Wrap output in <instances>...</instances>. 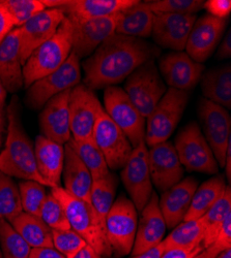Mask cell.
<instances>
[{
	"label": "cell",
	"instance_id": "f35d334b",
	"mask_svg": "<svg viewBox=\"0 0 231 258\" xmlns=\"http://www.w3.org/2000/svg\"><path fill=\"white\" fill-rule=\"evenodd\" d=\"M3 4L13 18L16 28L21 27L35 15L46 10L41 0H4Z\"/></svg>",
	"mask_w": 231,
	"mask_h": 258
},
{
	"label": "cell",
	"instance_id": "4dcf8cb0",
	"mask_svg": "<svg viewBox=\"0 0 231 258\" xmlns=\"http://www.w3.org/2000/svg\"><path fill=\"white\" fill-rule=\"evenodd\" d=\"M223 176H216L197 187L183 221L201 218L220 199L226 188Z\"/></svg>",
	"mask_w": 231,
	"mask_h": 258
},
{
	"label": "cell",
	"instance_id": "11a10c76",
	"mask_svg": "<svg viewBox=\"0 0 231 258\" xmlns=\"http://www.w3.org/2000/svg\"><path fill=\"white\" fill-rule=\"evenodd\" d=\"M4 127H5V115H4V113H0V146H2Z\"/></svg>",
	"mask_w": 231,
	"mask_h": 258
},
{
	"label": "cell",
	"instance_id": "1f68e13d",
	"mask_svg": "<svg viewBox=\"0 0 231 258\" xmlns=\"http://www.w3.org/2000/svg\"><path fill=\"white\" fill-rule=\"evenodd\" d=\"M231 213V188L226 186L223 195L201 217L204 225V234L202 240L203 248L214 244L218 232L224 223L226 217Z\"/></svg>",
	"mask_w": 231,
	"mask_h": 258
},
{
	"label": "cell",
	"instance_id": "f6af8a7d",
	"mask_svg": "<svg viewBox=\"0 0 231 258\" xmlns=\"http://www.w3.org/2000/svg\"><path fill=\"white\" fill-rule=\"evenodd\" d=\"M15 22L8 10L4 6L3 2H0V45L8 36V34L15 29Z\"/></svg>",
	"mask_w": 231,
	"mask_h": 258
},
{
	"label": "cell",
	"instance_id": "7402d4cb",
	"mask_svg": "<svg viewBox=\"0 0 231 258\" xmlns=\"http://www.w3.org/2000/svg\"><path fill=\"white\" fill-rule=\"evenodd\" d=\"M166 223L159 208V197L156 192L141 211L132 254L137 255L162 243L166 232Z\"/></svg>",
	"mask_w": 231,
	"mask_h": 258
},
{
	"label": "cell",
	"instance_id": "7bdbcfd3",
	"mask_svg": "<svg viewBox=\"0 0 231 258\" xmlns=\"http://www.w3.org/2000/svg\"><path fill=\"white\" fill-rule=\"evenodd\" d=\"M203 9L206 10L207 15L225 20L231 13V2L230 0H208V2H204Z\"/></svg>",
	"mask_w": 231,
	"mask_h": 258
},
{
	"label": "cell",
	"instance_id": "7c38bea8",
	"mask_svg": "<svg viewBox=\"0 0 231 258\" xmlns=\"http://www.w3.org/2000/svg\"><path fill=\"white\" fill-rule=\"evenodd\" d=\"M204 138L211 147L218 165L224 168L226 150L231 141V119L225 107L201 98L198 104Z\"/></svg>",
	"mask_w": 231,
	"mask_h": 258
},
{
	"label": "cell",
	"instance_id": "83f0119b",
	"mask_svg": "<svg viewBox=\"0 0 231 258\" xmlns=\"http://www.w3.org/2000/svg\"><path fill=\"white\" fill-rule=\"evenodd\" d=\"M155 14L148 4L138 2L117 14L115 33L125 36L148 38L152 36Z\"/></svg>",
	"mask_w": 231,
	"mask_h": 258
},
{
	"label": "cell",
	"instance_id": "5bb4252c",
	"mask_svg": "<svg viewBox=\"0 0 231 258\" xmlns=\"http://www.w3.org/2000/svg\"><path fill=\"white\" fill-rule=\"evenodd\" d=\"M94 90L84 84L72 88L70 93L69 112L72 138L77 141L93 139L94 126L98 111L101 107Z\"/></svg>",
	"mask_w": 231,
	"mask_h": 258
},
{
	"label": "cell",
	"instance_id": "6da1fadb",
	"mask_svg": "<svg viewBox=\"0 0 231 258\" xmlns=\"http://www.w3.org/2000/svg\"><path fill=\"white\" fill-rule=\"evenodd\" d=\"M160 51L144 39L112 34L83 62L84 85L91 90L115 86Z\"/></svg>",
	"mask_w": 231,
	"mask_h": 258
},
{
	"label": "cell",
	"instance_id": "f546056e",
	"mask_svg": "<svg viewBox=\"0 0 231 258\" xmlns=\"http://www.w3.org/2000/svg\"><path fill=\"white\" fill-rule=\"evenodd\" d=\"M10 223L30 248H53L52 229L39 216L22 212Z\"/></svg>",
	"mask_w": 231,
	"mask_h": 258
},
{
	"label": "cell",
	"instance_id": "f5cc1de1",
	"mask_svg": "<svg viewBox=\"0 0 231 258\" xmlns=\"http://www.w3.org/2000/svg\"><path fill=\"white\" fill-rule=\"evenodd\" d=\"M74 258H102L90 246L84 247Z\"/></svg>",
	"mask_w": 231,
	"mask_h": 258
},
{
	"label": "cell",
	"instance_id": "e575fe53",
	"mask_svg": "<svg viewBox=\"0 0 231 258\" xmlns=\"http://www.w3.org/2000/svg\"><path fill=\"white\" fill-rule=\"evenodd\" d=\"M117 185L118 180L111 171L106 177L93 180L90 203L104 224L107 214L114 203Z\"/></svg>",
	"mask_w": 231,
	"mask_h": 258
},
{
	"label": "cell",
	"instance_id": "9c48e42d",
	"mask_svg": "<svg viewBox=\"0 0 231 258\" xmlns=\"http://www.w3.org/2000/svg\"><path fill=\"white\" fill-rule=\"evenodd\" d=\"M81 81L80 59L72 51L62 66L34 82L27 89L25 102L32 110H40L55 95L74 88Z\"/></svg>",
	"mask_w": 231,
	"mask_h": 258
},
{
	"label": "cell",
	"instance_id": "7a4b0ae2",
	"mask_svg": "<svg viewBox=\"0 0 231 258\" xmlns=\"http://www.w3.org/2000/svg\"><path fill=\"white\" fill-rule=\"evenodd\" d=\"M8 121L7 140L0 153V171L12 178L34 181L48 186L37 170L34 146L24 131L20 103L16 95L13 96L8 107Z\"/></svg>",
	"mask_w": 231,
	"mask_h": 258
},
{
	"label": "cell",
	"instance_id": "74e56055",
	"mask_svg": "<svg viewBox=\"0 0 231 258\" xmlns=\"http://www.w3.org/2000/svg\"><path fill=\"white\" fill-rule=\"evenodd\" d=\"M19 191L23 212L39 216L40 209L48 196L45 186L34 181H23L19 184Z\"/></svg>",
	"mask_w": 231,
	"mask_h": 258
},
{
	"label": "cell",
	"instance_id": "d590c367",
	"mask_svg": "<svg viewBox=\"0 0 231 258\" xmlns=\"http://www.w3.org/2000/svg\"><path fill=\"white\" fill-rule=\"evenodd\" d=\"M22 212L19 186L12 177L0 171V219L11 222Z\"/></svg>",
	"mask_w": 231,
	"mask_h": 258
},
{
	"label": "cell",
	"instance_id": "8d00e7d4",
	"mask_svg": "<svg viewBox=\"0 0 231 258\" xmlns=\"http://www.w3.org/2000/svg\"><path fill=\"white\" fill-rule=\"evenodd\" d=\"M0 250L4 258H28L31 248L9 221L0 219Z\"/></svg>",
	"mask_w": 231,
	"mask_h": 258
},
{
	"label": "cell",
	"instance_id": "db71d44e",
	"mask_svg": "<svg viewBox=\"0 0 231 258\" xmlns=\"http://www.w3.org/2000/svg\"><path fill=\"white\" fill-rule=\"evenodd\" d=\"M7 95H8V92L5 88V86L3 85L2 81H0V113H4V107L6 104Z\"/></svg>",
	"mask_w": 231,
	"mask_h": 258
},
{
	"label": "cell",
	"instance_id": "5b68a950",
	"mask_svg": "<svg viewBox=\"0 0 231 258\" xmlns=\"http://www.w3.org/2000/svg\"><path fill=\"white\" fill-rule=\"evenodd\" d=\"M189 92L168 88L154 111L145 119L144 142L148 148L167 142L180 121L189 101Z\"/></svg>",
	"mask_w": 231,
	"mask_h": 258
},
{
	"label": "cell",
	"instance_id": "2e32d148",
	"mask_svg": "<svg viewBox=\"0 0 231 258\" xmlns=\"http://www.w3.org/2000/svg\"><path fill=\"white\" fill-rule=\"evenodd\" d=\"M149 167L153 186L165 192L183 178V168L174 145L164 142L149 148Z\"/></svg>",
	"mask_w": 231,
	"mask_h": 258
},
{
	"label": "cell",
	"instance_id": "d4e9b609",
	"mask_svg": "<svg viewBox=\"0 0 231 258\" xmlns=\"http://www.w3.org/2000/svg\"><path fill=\"white\" fill-rule=\"evenodd\" d=\"M37 170L49 187L60 186L65 162V147L44 136H37L34 142Z\"/></svg>",
	"mask_w": 231,
	"mask_h": 258
},
{
	"label": "cell",
	"instance_id": "cb8c5ba5",
	"mask_svg": "<svg viewBox=\"0 0 231 258\" xmlns=\"http://www.w3.org/2000/svg\"><path fill=\"white\" fill-rule=\"evenodd\" d=\"M0 81L10 93L18 92L24 86L18 28L13 29L0 45Z\"/></svg>",
	"mask_w": 231,
	"mask_h": 258
},
{
	"label": "cell",
	"instance_id": "4316f807",
	"mask_svg": "<svg viewBox=\"0 0 231 258\" xmlns=\"http://www.w3.org/2000/svg\"><path fill=\"white\" fill-rule=\"evenodd\" d=\"M137 0H68L59 8L74 20H89L114 16L135 5Z\"/></svg>",
	"mask_w": 231,
	"mask_h": 258
},
{
	"label": "cell",
	"instance_id": "9a60e30c",
	"mask_svg": "<svg viewBox=\"0 0 231 258\" xmlns=\"http://www.w3.org/2000/svg\"><path fill=\"white\" fill-rule=\"evenodd\" d=\"M65 18L66 15L59 9H46L18 28L22 66L34 50L56 33Z\"/></svg>",
	"mask_w": 231,
	"mask_h": 258
},
{
	"label": "cell",
	"instance_id": "4fadbf2b",
	"mask_svg": "<svg viewBox=\"0 0 231 258\" xmlns=\"http://www.w3.org/2000/svg\"><path fill=\"white\" fill-rule=\"evenodd\" d=\"M148 151L149 148L144 141L133 148V151L120 173L124 188L127 189L130 200L134 204L137 212L143 210L154 192Z\"/></svg>",
	"mask_w": 231,
	"mask_h": 258
},
{
	"label": "cell",
	"instance_id": "f907efd6",
	"mask_svg": "<svg viewBox=\"0 0 231 258\" xmlns=\"http://www.w3.org/2000/svg\"><path fill=\"white\" fill-rule=\"evenodd\" d=\"M222 251L215 246L214 244L208 246L207 248H204L199 253H197L193 258H216Z\"/></svg>",
	"mask_w": 231,
	"mask_h": 258
},
{
	"label": "cell",
	"instance_id": "9f6ffc18",
	"mask_svg": "<svg viewBox=\"0 0 231 258\" xmlns=\"http://www.w3.org/2000/svg\"><path fill=\"white\" fill-rule=\"evenodd\" d=\"M216 258H231V249L222 251Z\"/></svg>",
	"mask_w": 231,
	"mask_h": 258
},
{
	"label": "cell",
	"instance_id": "52a82bcc",
	"mask_svg": "<svg viewBox=\"0 0 231 258\" xmlns=\"http://www.w3.org/2000/svg\"><path fill=\"white\" fill-rule=\"evenodd\" d=\"M174 148L178 159L189 171L216 175L219 165L197 122L187 124L176 136Z\"/></svg>",
	"mask_w": 231,
	"mask_h": 258
},
{
	"label": "cell",
	"instance_id": "836d02e7",
	"mask_svg": "<svg viewBox=\"0 0 231 258\" xmlns=\"http://www.w3.org/2000/svg\"><path fill=\"white\" fill-rule=\"evenodd\" d=\"M67 145H69L74 150L79 158L85 164L89 170L93 180L104 178L110 173V169L106 160H105L103 153L93 139L77 141L71 138Z\"/></svg>",
	"mask_w": 231,
	"mask_h": 258
},
{
	"label": "cell",
	"instance_id": "d6a6232c",
	"mask_svg": "<svg viewBox=\"0 0 231 258\" xmlns=\"http://www.w3.org/2000/svg\"><path fill=\"white\" fill-rule=\"evenodd\" d=\"M204 225L202 219L181 221L162 241L165 250L172 248H195L202 245Z\"/></svg>",
	"mask_w": 231,
	"mask_h": 258
},
{
	"label": "cell",
	"instance_id": "d6986e66",
	"mask_svg": "<svg viewBox=\"0 0 231 258\" xmlns=\"http://www.w3.org/2000/svg\"><path fill=\"white\" fill-rule=\"evenodd\" d=\"M116 20L117 14L89 20L70 19L73 25V52L76 56L80 60L89 57L104 40L115 33Z\"/></svg>",
	"mask_w": 231,
	"mask_h": 258
},
{
	"label": "cell",
	"instance_id": "3957f363",
	"mask_svg": "<svg viewBox=\"0 0 231 258\" xmlns=\"http://www.w3.org/2000/svg\"><path fill=\"white\" fill-rule=\"evenodd\" d=\"M51 195L64 207L71 228L102 258H110L113 252L106 238L105 224L91 203L75 198L61 186L51 188Z\"/></svg>",
	"mask_w": 231,
	"mask_h": 258
},
{
	"label": "cell",
	"instance_id": "ee69618b",
	"mask_svg": "<svg viewBox=\"0 0 231 258\" xmlns=\"http://www.w3.org/2000/svg\"><path fill=\"white\" fill-rule=\"evenodd\" d=\"M214 245L217 246L221 251L231 249V213L222 224Z\"/></svg>",
	"mask_w": 231,
	"mask_h": 258
},
{
	"label": "cell",
	"instance_id": "f1b7e54d",
	"mask_svg": "<svg viewBox=\"0 0 231 258\" xmlns=\"http://www.w3.org/2000/svg\"><path fill=\"white\" fill-rule=\"evenodd\" d=\"M203 98L211 100L226 110L231 107V68L229 64L207 71L200 80Z\"/></svg>",
	"mask_w": 231,
	"mask_h": 258
},
{
	"label": "cell",
	"instance_id": "e0dca14e",
	"mask_svg": "<svg viewBox=\"0 0 231 258\" xmlns=\"http://www.w3.org/2000/svg\"><path fill=\"white\" fill-rule=\"evenodd\" d=\"M159 71L169 88L188 92L200 82L204 66L195 62L183 51H173L160 58Z\"/></svg>",
	"mask_w": 231,
	"mask_h": 258
},
{
	"label": "cell",
	"instance_id": "484cf974",
	"mask_svg": "<svg viewBox=\"0 0 231 258\" xmlns=\"http://www.w3.org/2000/svg\"><path fill=\"white\" fill-rule=\"evenodd\" d=\"M61 177L64 178V188L70 195L90 203L91 175L85 164L67 144L65 146V162Z\"/></svg>",
	"mask_w": 231,
	"mask_h": 258
},
{
	"label": "cell",
	"instance_id": "44dd1931",
	"mask_svg": "<svg viewBox=\"0 0 231 258\" xmlns=\"http://www.w3.org/2000/svg\"><path fill=\"white\" fill-rule=\"evenodd\" d=\"M71 90H66L48 100L39 114L41 136L60 145L67 144L72 138L69 112Z\"/></svg>",
	"mask_w": 231,
	"mask_h": 258
},
{
	"label": "cell",
	"instance_id": "8992f818",
	"mask_svg": "<svg viewBox=\"0 0 231 258\" xmlns=\"http://www.w3.org/2000/svg\"><path fill=\"white\" fill-rule=\"evenodd\" d=\"M123 90L141 116L148 118L167 91L155 60L146 61L125 79Z\"/></svg>",
	"mask_w": 231,
	"mask_h": 258
},
{
	"label": "cell",
	"instance_id": "30bf717a",
	"mask_svg": "<svg viewBox=\"0 0 231 258\" xmlns=\"http://www.w3.org/2000/svg\"><path fill=\"white\" fill-rule=\"evenodd\" d=\"M93 140L101 150L109 169H121L127 163L133 147L121 129L101 106L96 118Z\"/></svg>",
	"mask_w": 231,
	"mask_h": 258
},
{
	"label": "cell",
	"instance_id": "816d5d0a",
	"mask_svg": "<svg viewBox=\"0 0 231 258\" xmlns=\"http://www.w3.org/2000/svg\"><path fill=\"white\" fill-rule=\"evenodd\" d=\"M224 168H225V173H226L225 177L228 180V182L230 183V180H231V141L229 142L227 150H226Z\"/></svg>",
	"mask_w": 231,
	"mask_h": 258
},
{
	"label": "cell",
	"instance_id": "681fc988",
	"mask_svg": "<svg viewBox=\"0 0 231 258\" xmlns=\"http://www.w3.org/2000/svg\"><path fill=\"white\" fill-rule=\"evenodd\" d=\"M165 251L164 249V246L163 244H159L158 246L145 251V252H142L140 254H137V255H133L132 258H160L163 254V252Z\"/></svg>",
	"mask_w": 231,
	"mask_h": 258
},
{
	"label": "cell",
	"instance_id": "ac0fdd59",
	"mask_svg": "<svg viewBox=\"0 0 231 258\" xmlns=\"http://www.w3.org/2000/svg\"><path fill=\"white\" fill-rule=\"evenodd\" d=\"M227 23V19H218L207 14L197 19L189 34L186 53L195 62H205L219 45Z\"/></svg>",
	"mask_w": 231,
	"mask_h": 258
},
{
	"label": "cell",
	"instance_id": "c3c4849f",
	"mask_svg": "<svg viewBox=\"0 0 231 258\" xmlns=\"http://www.w3.org/2000/svg\"><path fill=\"white\" fill-rule=\"evenodd\" d=\"M231 56V30L228 29L226 35L224 36L221 44L219 45V49L217 51L216 57L220 60L228 59Z\"/></svg>",
	"mask_w": 231,
	"mask_h": 258
},
{
	"label": "cell",
	"instance_id": "7dc6e473",
	"mask_svg": "<svg viewBox=\"0 0 231 258\" xmlns=\"http://www.w3.org/2000/svg\"><path fill=\"white\" fill-rule=\"evenodd\" d=\"M28 258H65L54 248H31Z\"/></svg>",
	"mask_w": 231,
	"mask_h": 258
},
{
	"label": "cell",
	"instance_id": "bcb514c9",
	"mask_svg": "<svg viewBox=\"0 0 231 258\" xmlns=\"http://www.w3.org/2000/svg\"><path fill=\"white\" fill-rule=\"evenodd\" d=\"M203 249L202 245L195 248H172L165 250L160 258H193Z\"/></svg>",
	"mask_w": 231,
	"mask_h": 258
},
{
	"label": "cell",
	"instance_id": "603a6c76",
	"mask_svg": "<svg viewBox=\"0 0 231 258\" xmlns=\"http://www.w3.org/2000/svg\"><path fill=\"white\" fill-rule=\"evenodd\" d=\"M197 187V180L189 177L162 193L159 208L167 228H174L183 221Z\"/></svg>",
	"mask_w": 231,
	"mask_h": 258
},
{
	"label": "cell",
	"instance_id": "6f0895ef",
	"mask_svg": "<svg viewBox=\"0 0 231 258\" xmlns=\"http://www.w3.org/2000/svg\"><path fill=\"white\" fill-rule=\"evenodd\" d=\"M0 258H4V257H3V253H2V250H0Z\"/></svg>",
	"mask_w": 231,
	"mask_h": 258
},
{
	"label": "cell",
	"instance_id": "8fae6325",
	"mask_svg": "<svg viewBox=\"0 0 231 258\" xmlns=\"http://www.w3.org/2000/svg\"><path fill=\"white\" fill-rule=\"evenodd\" d=\"M104 110L127 136L133 148L145 138V118L141 116L127 93L118 86H111L104 92Z\"/></svg>",
	"mask_w": 231,
	"mask_h": 258
},
{
	"label": "cell",
	"instance_id": "60d3db41",
	"mask_svg": "<svg viewBox=\"0 0 231 258\" xmlns=\"http://www.w3.org/2000/svg\"><path fill=\"white\" fill-rule=\"evenodd\" d=\"M53 248L65 258H74L84 247L86 242L73 229L52 230Z\"/></svg>",
	"mask_w": 231,
	"mask_h": 258
},
{
	"label": "cell",
	"instance_id": "b9f144b4",
	"mask_svg": "<svg viewBox=\"0 0 231 258\" xmlns=\"http://www.w3.org/2000/svg\"><path fill=\"white\" fill-rule=\"evenodd\" d=\"M39 217L52 230L72 229L64 207L51 193L47 196L43 207L40 209Z\"/></svg>",
	"mask_w": 231,
	"mask_h": 258
},
{
	"label": "cell",
	"instance_id": "ffe728a7",
	"mask_svg": "<svg viewBox=\"0 0 231 258\" xmlns=\"http://www.w3.org/2000/svg\"><path fill=\"white\" fill-rule=\"evenodd\" d=\"M196 20V15L155 14L152 36L159 47L182 52Z\"/></svg>",
	"mask_w": 231,
	"mask_h": 258
},
{
	"label": "cell",
	"instance_id": "ab89813d",
	"mask_svg": "<svg viewBox=\"0 0 231 258\" xmlns=\"http://www.w3.org/2000/svg\"><path fill=\"white\" fill-rule=\"evenodd\" d=\"M145 3L154 14L196 15L204 6V2L200 0H156Z\"/></svg>",
	"mask_w": 231,
	"mask_h": 258
},
{
	"label": "cell",
	"instance_id": "277c9868",
	"mask_svg": "<svg viewBox=\"0 0 231 258\" xmlns=\"http://www.w3.org/2000/svg\"><path fill=\"white\" fill-rule=\"evenodd\" d=\"M73 51V25L66 16L56 33L39 46L28 57L23 66V84L25 88L48 76L69 58Z\"/></svg>",
	"mask_w": 231,
	"mask_h": 258
},
{
	"label": "cell",
	"instance_id": "ba28073f",
	"mask_svg": "<svg viewBox=\"0 0 231 258\" xmlns=\"http://www.w3.org/2000/svg\"><path fill=\"white\" fill-rule=\"evenodd\" d=\"M138 226L137 210L132 201L120 196L114 201L105 219L106 238L117 256L132 252Z\"/></svg>",
	"mask_w": 231,
	"mask_h": 258
}]
</instances>
